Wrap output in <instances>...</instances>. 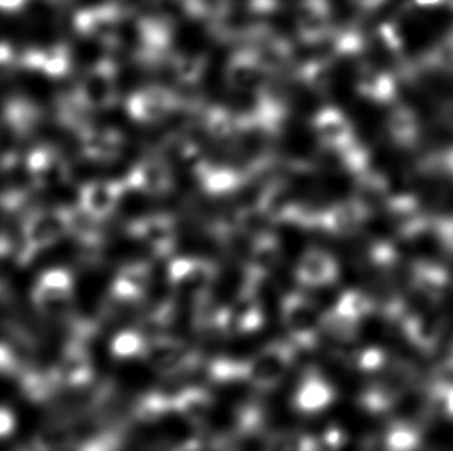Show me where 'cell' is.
I'll list each match as a JSON object with an SVG mask.
<instances>
[{"label": "cell", "mask_w": 453, "mask_h": 451, "mask_svg": "<svg viewBox=\"0 0 453 451\" xmlns=\"http://www.w3.org/2000/svg\"><path fill=\"white\" fill-rule=\"evenodd\" d=\"M295 347L277 341L245 362V380L258 388H274L280 384L295 362Z\"/></svg>", "instance_id": "cell-1"}, {"label": "cell", "mask_w": 453, "mask_h": 451, "mask_svg": "<svg viewBox=\"0 0 453 451\" xmlns=\"http://www.w3.org/2000/svg\"><path fill=\"white\" fill-rule=\"evenodd\" d=\"M318 444L308 434L296 432H280L266 442L265 451H316Z\"/></svg>", "instance_id": "cell-14"}, {"label": "cell", "mask_w": 453, "mask_h": 451, "mask_svg": "<svg viewBox=\"0 0 453 451\" xmlns=\"http://www.w3.org/2000/svg\"><path fill=\"white\" fill-rule=\"evenodd\" d=\"M55 371L62 385L81 386L92 380V359L86 347H82L81 339H73V341L65 348V351L62 354L61 363Z\"/></svg>", "instance_id": "cell-6"}, {"label": "cell", "mask_w": 453, "mask_h": 451, "mask_svg": "<svg viewBox=\"0 0 453 451\" xmlns=\"http://www.w3.org/2000/svg\"><path fill=\"white\" fill-rule=\"evenodd\" d=\"M403 333L411 347L423 353H432L442 337V324L435 317L413 314L403 322Z\"/></svg>", "instance_id": "cell-8"}, {"label": "cell", "mask_w": 453, "mask_h": 451, "mask_svg": "<svg viewBox=\"0 0 453 451\" xmlns=\"http://www.w3.org/2000/svg\"><path fill=\"white\" fill-rule=\"evenodd\" d=\"M432 384L453 386V357L436 366Z\"/></svg>", "instance_id": "cell-19"}, {"label": "cell", "mask_w": 453, "mask_h": 451, "mask_svg": "<svg viewBox=\"0 0 453 451\" xmlns=\"http://www.w3.org/2000/svg\"><path fill=\"white\" fill-rule=\"evenodd\" d=\"M142 359L157 371L165 374H175L194 368L196 363V354L190 351L183 341L173 337L157 336L148 340Z\"/></svg>", "instance_id": "cell-4"}, {"label": "cell", "mask_w": 453, "mask_h": 451, "mask_svg": "<svg viewBox=\"0 0 453 451\" xmlns=\"http://www.w3.org/2000/svg\"><path fill=\"white\" fill-rule=\"evenodd\" d=\"M211 279L212 275L204 268L177 269L172 274V283L178 293L196 299L204 297Z\"/></svg>", "instance_id": "cell-12"}, {"label": "cell", "mask_w": 453, "mask_h": 451, "mask_svg": "<svg viewBox=\"0 0 453 451\" xmlns=\"http://www.w3.org/2000/svg\"><path fill=\"white\" fill-rule=\"evenodd\" d=\"M334 269L330 263L325 262L320 256H311L303 263L301 269V280L311 287H320L334 280Z\"/></svg>", "instance_id": "cell-16"}, {"label": "cell", "mask_w": 453, "mask_h": 451, "mask_svg": "<svg viewBox=\"0 0 453 451\" xmlns=\"http://www.w3.org/2000/svg\"><path fill=\"white\" fill-rule=\"evenodd\" d=\"M14 427H16L14 415L5 407H0V440L10 436Z\"/></svg>", "instance_id": "cell-21"}, {"label": "cell", "mask_w": 453, "mask_h": 451, "mask_svg": "<svg viewBox=\"0 0 453 451\" xmlns=\"http://www.w3.org/2000/svg\"><path fill=\"white\" fill-rule=\"evenodd\" d=\"M212 396L200 386H186L175 399L173 409H177L190 424H203L212 411Z\"/></svg>", "instance_id": "cell-9"}, {"label": "cell", "mask_w": 453, "mask_h": 451, "mask_svg": "<svg viewBox=\"0 0 453 451\" xmlns=\"http://www.w3.org/2000/svg\"><path fill=\"white\" fill-rule=\"evenodd\" d=\"M334 401V390L318 372H310L302 380L299 390L296 393V409L303 413H318L330 407Z\"/></svg>", "instance_id": "cell-7"}, {"label": "cell", "mask_w": 453, "mask_h": 451, "mask_svg": "<svg viewBox=\"0 0 453 451\" xmlns=\"http://www.w3.org/2000/svg\"><path fill=\"white\" fill-rule=\"evenodd\" d=\"M18 371V360L12 354V348L0 345V376H12Z\"/></svg>", "instance_id": "cell-20"}, {"label": "cell", "mask_w": 453, "mask_h": 451, "mask_svg": "<svg viewBox=\"0 0 453 451\" xmlns=\"http://www.w3.org/2000/svg\"><path fill=\"white\" fill-rule=\"evenodd\" d=\"M146 345L148 339L138 331H123L111 341V353L119 359H135L144 355Z\"/></svg>", "instance_id": "cell-15"}, {"label": "cell", "mask_w": 453, "mask_h": 451, "mask_svg": "<svg viewBox=\"0 0 453 451\" xmlns=\"http://www.w3.org/2000/svg\"><path fill=\"white\" fill-rule=\"evenodd\" d=\"M322 316L324 312L306 295L291 294L283 299L282 318L296 345L310 348L322 334Z\"/></svg>", "instance_id": "cell-2"}, {"label": "cell", "mask_w": 453, "mask_h": 451, "mask_svg": "<svg viewBox=\"0 0 453 451\" xmlns=\"http://www.w3.org/2000/svg\"><path fill=\"white\" fill-rule=\"evenodd\" d=\"M33 303L49 317H64L73 305L72 279L62 271H51L37 280Z\"/></svg>", "instance_id": "cell-3"}, {"label": "cell", "mask_w": 453, "mask_h": 451, "mask_svg": "<svg viewBox=\"0 0 453 451\" xmlns=\"http://www.w3.org/2000/svg\"><path fill=\"white\" fill-rule=\"evenodd\" d=\"M334 308L343 314L362 320L373 311V300L359 293H347L339 299Z\"/></svg>", "instance_id": "cell-17"}, {"label": "cell", "mask_w": 453, "mask_h": 451, "mask_svg": "<svg viewBox=\"0 0 453 451\" xmlns=\"http://www.w3.org/2000/svg\"><path fill=\"white\" fill-rule=\"evenodd\" d=\"M386 363L387 355L380 348H367L357 357V366L361 368L362 371H380Z\"/></svg>", "instance_id": "cell-18"}, {"label": "cell", "mask_w": 453, "mask_h": 451, "mask_svg": "<svg viewBox=\"0 0 453 451\" xmlns=\"http://www.w3.org/2000/svg\"><path fill=\"white\" fill-rule=\"evenodd\" d=\"M421 428L411 421L395 422L382 440L387 451H417L421 446Z\"/></svg>", "instance_id": "cell-11"}, {"label": "cell", "mask_w": 453, "mask_h": 451, "mask_svg": "<svg viewBox=\"0 0 453 451\" xmlns=\"http://www.w3.org/2000/svg\"><path fill=\"white\" fill-rule=\"evenodd\" d=\"M20 384H22V391H24L25 396L30 397L31 401H37V402L53 396L55 391L58 390V386L62 385L56 371L24 372L22 378H20Z\"/></svg>", "instance_id": "cell-13"}, {"label": "cell", "mask_w": 453, "mask_h": 451, "mask_svg": "<svg viewBox=\"0 0 453 451\" xmlns=\"http://www.w3.org/2000/svg\"><path fill=\"white\" fill-rule=\"evenodd\" d=\"M264 325L262 305L251 291L239 295L233 305L225 310L223 331L226 334H251Z\"/></svg>", "instance_id": "cell-5"}, {"label": "cell", "mask_w": 453, "mask_h": 451, "mask_svg": "<svg viewBox=\"0 0 453 451\" xmlns=\"http://www.w3.org/2000/svg\"><path fill=\"white\" fill-rule=\"evenodd\" d=\"M359 328H361V320L351 317L349 314H343L336 308L324 312L322 316L320 331L331 340L341 341V343L353 341L359 334Z\"/></svg>", "instance_id": "cell-10"}]
</instances>
